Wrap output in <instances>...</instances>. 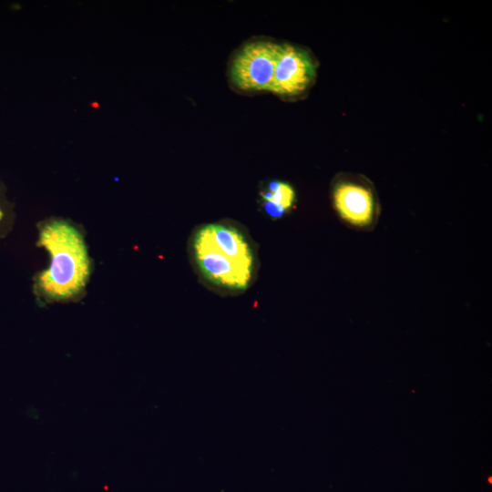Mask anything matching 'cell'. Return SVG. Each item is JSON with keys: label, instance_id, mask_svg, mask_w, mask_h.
Returning a JSON list of instances; mask_svg holds the SVG:
<instances>
[{"label": "cell", "instance_id": "6da1fadb", "mask_svg": "<svg viewBox=\"0 0 492 492\" xmlns=\"http://www.w3.org/2000/svg\"><path fill=\"white\" fill-rule=\"evenodd\" d=\"M39 244L50 253L51 262L37 281L42 295L50 301H62L77 295L90 274V261L81 233L64 220L45 224Z\"/></svg>", "mask_w": 492, "mask_h": 492}, {"label": "cell", "instance_id": "7a4b0ae2", "mask_svg": "<svg viewBox=\"0 0 492 492\" xmlns=\"http://www.w3.org/2000/svg\"><path fill=\"white\" fill-rule=\"evenodd\" d=\"M279 45L255 41L245 45L233 58L231 78L242 90L271 91Z\"/></svg>", "mask_w": 492, "mask_h": 492}, {"label": "cell", "instance_id": "3957f363", "mask_svg": "<svg viewBox=\"0 0 492 492\" xmlns=\"http://www.w3.org/2000/svg\"><path fill=\"white\" fill-rule=\"evenodd\" d=\"M198 266L211 282L233 290L247 288L252 269L247 268L216 249L199 230L193 239Z\"/></svg>", "mask_w": 492, "mask_h": 492}, {"label": "cell", "instance_id": "277c9868", "mask_svg": "<svg viewBox=\"0 0 492 492\" xmlns=\"http://www.w3.org/2000/svg\"><path fill=\"white\" fill-rule=\"evenodd\" d=\"M314 76L313 61L304 49L288 44L279 45L271 92L297 95L308 87Z\"/></svg>", "mask_w": 492, "mask_h": 492}, {"label": "cell", "instance_id": "5b68a950", "mask_svg": "<svg viewBox=\"0 0 492 492\" xmlns=\"http://www.w3.org/2000/svg\"><path fill=\"white\" fill-rule=\"evenodd\" d=\"M333 202L340 216L352 225L364 227L374 220V196L363 185L347 181L339 183L333 190Z\"/></svg>", "mask_w": 492, "mask_h": 492}, {"label": "cell", "instance_id": "8992f818", "mask_svg": "<svg viewBox=\"0 0 492 492\" xmlns=\"http://www.w3.org/2000/svg\"><path fill=\"white\" fill-rule=\"evenodd\" d=\"M211 244L236 262L252 269L253 258L244 236L235 228L208 224L200 229Z\"/></svg>", "mask_w": 492, "mask_h": 492}, {"label": "cell", "instance_id": "52a82bcc", "mask_svg": "<svg viewBox=\"0 0 492 492\" xmlns=\"http://www.w3.org/2000/svg\"><path fill=\"white\" fill-rule=\"evenodd\" d=\"M261 196L264 201L274 204L285 212L292 207L295 193L289 184L273 181L270 183L268 190L262 193Z\"/></svg>", "mask_w": 492, "mask_h": 492}, {"label": "cell", "instance_id": "ba28073f", "mask_svg": "<svg viewBox=\"0 0 492 492\" xmlns=\"http://www.w3.org/2000/svg\"><path fill=\"white\" fill-rule=\"evenodd\" d=\"M1 218H2V212H1V210H0V220H1Z\"/></svg>", "mask_w": 492, "mask_h": 492}]
</instances>
